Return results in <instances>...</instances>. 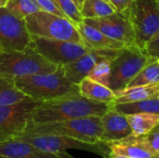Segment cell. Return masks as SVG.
I'll return each mask as SVG.
<instances>
[{
  "label": "cell",
  "instance_id": "obj_13",
  "mask_svg": "<svg viewBox=\"0 0 159 158\" xmlns=\"http://www.w3.org/2000/svg\"><path fill=\"white\" fill-rule=\"evenodd\" d=\"M118 50L119 49H91L75 61L62 65L64 74L70 82L78 85L85 77L88 76L89 73L98 62L104 60L112 61L116 56Z\"/></svg>",
  "mask_w": 159,
  "mask_h": 158
},
{
  "label": "cell",
  "instance_id": "obj_38",
  "mask_svg": "<svg viewBox=\"0 0 159 158\" xmlns=\"http://www.w3.org/2000/svg\"><path fill=\"white\" fill-rule=\"evenodd\" d=\"M158 98H159V96H158Z\"/></svg>",
  "mask_w": 159,
  "mask_h": 158
},
{
  "label": "cell",
  "instance_id": "obj_26",
  "mask_svg": "<svg viewBox=\"0 0 159 158\" xmlns=\"http://www.w3.org/2000/svg\"><path fill=\"white\" fill-rule=\"evenodd\" d=\"M111 60H104L98 62L89 73L88 76L91 80L109 88L111 74Z\"/></svg>",
  "mask_w": 159,
  "mask_h": 158
},
{
  "label": "cell",
  "instance_id": "obj_5",
  "mask_svg": "<svg viewBox=\"0 0 159 158\" xmlns=\"http://www.w3.org/2000/svg\"><path fill=\"white\" fill-rule=\"evenodd\" d=\"M58 66L30 46L23 50L0 53V74L13 77L53 73Z\"/></svg>",
  "mask_w": 159,
  "mask_h": 158
},
{
  "label": "cell",
  "instance_id": "obj_18",
  "mask_svg": "<svg viewBox=\"0 0 159 158\" xmlns=\"http://www.w3.org/2000/svg\"><path fill=\"white\" fill-rule=\"evenodd\" d=\"M116 94L115 103H128L151 98H158L159 83L125 88L114 91Z\"/></svg>",
  "mask_w": 159,
  "mask_h": 158
},
{
  "label": "cell",
  "instance_id": "obj_20",
  "mask_svg": "<svg viewBox=\"0 0 159 158\" xmlns=\"http://www.w3.org/2000/svg\"><path fill=\"white\" fill-rule=\"evenodd\" d=\"M28 99L31 98L17 88L13 76L0 74V106L15 104Z\"/></svg>",
  "mask_w": 159,
  "mask_h": 158
},
{
  "label": "cell",
  "instance_id": "obj_16",
  "mask_svg": "<svg viewBox=\"0 0 159 158\" xmlns=\"http://www.w3.org/2000/svg\"><path fill=\"white\" fill-rule=\"evenodd\" d=\"M77 29L83 38L85 46L89 48L117 50L127 46L118 40L105 35L101 31L85 23L84 21L77 25Z\"/></svg>",
  "mask_w": 159,
  "mask_h": 158
},
{
  "label": "cell",
  "instance_id": "obj_33",
  "mask_svg": "<svg viewBox=\"0 0 159 158\" xmlns=\"http://www.w3.org/2000/svg\"><path fill=\"white\" fill-rule=\"evenodd\" d=\"M108 158H130V157H127V156H118V155H116V154H114V153H111V152H109Z\"/></svg>",
  "mask_w": 159,
  "mask_h": 158
},
{
  "label": "cell",
  "instance_id": "obj_17",
  "mask_svg": "<svg viewBox=\"0 0 159 158\" xmlns=\"http://www.w3.org/2000/svg\"><path fill=\"white\" fill-rule=\"evenodd\" d=\"M109 151L118 156L130 158H156L144 147L141 136L129 137L107 143Z\"/></svg>",
  "mask_w": 159,
  "mask_h": 158
},
{
  "label": "cell",
  "instance_id": "obj_21",
  "mask_svg": "<svg viewBox=\"0 0 159 158\" xmlns=\"http://www.w3.org/2000/svg\"><path fill=\"white\" fill-rule=\"evenodd\" d=\"M127 118L134 136L145 135L159 125V115L156 114H132L127 115Z\"/></svg>",
  "mask_w": 159,
  "mask_h": 158
},
{
  "label": "cell",
  "instance_id": "obj_3",
  "mask_svg": "<svg viewBox=\"0 0 159 158\" xmlns=\"http://www.w3.org/2000/svg\"><path fill=\"white\" fill-rule=\"evenodd\" d=\"M23 132L69 137L83 142H101L102 126L101 116H87L49 123L30 122Z\"/></svg>",
  "mask_w": 159,
  "mask_h": 158
},
{
  "label": "cell",
  "instance_id": "obj_12",
  "mask_svg": "<svg viewBox=\"0 0 159 158\" xmlns=\"http://www.w3.org/2000/svg\"><path fill=\"white\" fill-rule=\"evenodd\" d=\"M85 23L96 28L105 35L118 40L125 45L135 44V34L126 12L115 13L93 19H84Z\"/></svg>",
  "mask_w": 159,
  "mask_h": 158
},
{
  "label": "cell",
  "instance_id": "obj_25",
  "mask_svg": "<svg viewBox=\"0 0 159 158\" xmlns=\"http://www.w3.org/2000/svg\"><path fill=\"white\" fill-rule=\"evenodd\" d=\"M5 7L20 20H24L25 17L40 10L35 0H8Z\"/></svg>",
  "mask_w": 159,
  "mask_h": 158
},
{
  "label": "cell",
  "instance_id": "obj_19",
  "mask_svg": "<svg viewBox=\"0 0 159 158\" xmlns=\"http://www.w3.org/2000/svg\"><path fill=\"white\" fill-rule=\"evenodd\" d=\"M79 92L82 96L102 102H114L116 94L110 88L105 87L98 82L85 77L79 84Z\"/></svg>",
  "mask_w": 159,
  "mask_h": 158
},
{
  "label": "cell",
  "instance_id": "obj_30",
  "mask_svg": "<svg viewBox=\"0 0 159 158\" xmlns=\"http://www.w3.org/2000/svg\"><path fill=\"white\" fill-rule=\"evenodd\" d=\"M35 1L37 2V4L39 6L40 10L46 11V12H48V13H51V14L60 16V17L67 18V16L61 9H59L56 7V5L52 2V0H35Z\"/></svg>",
  "mask_w": 159,
  "mask_h": 158
},
{
  "label": "cell",
  "instance_id": "obj_6",
  "mask_svg": "<svg viewBox=\"0 0 159 158\" xmlns=\"http://www.w3.org/2000/svg\"><path fill=\"white\" fill-rule=\"evenodd\" d=\"M153 60L157 59L148 57L135 44L120 48L111 61L109 88L114 91L127 88L138 73Z\"/></svg>",
  "mask_w": 159,
  "mask_h": 158
},
{
  "label": "cell",
  "instance_id": "obj_36",
  "mask_svg": "<svg viewBox=\"0 0 159 158\" xmlns=\"http://www.w3.org/2000/svg\"><path fill=\"white\" fill-rule=\"evenodd\" d=\"M105 1H107V2H109V1H108V0H105ZM109 3H110V2H109Z\"/></svg>",
  "mask_w": 159,
  "mask_h": 158
},
{
  "label": "cell",
  "instance_id": "obj_37",
  "mask_svg": "<svg viewBox=\"0 0 159 158\" xmlns=\"http://www.w3.org/2000/svg\"><path fill=\"white\" fill-rule=\"evenodd\" d=\"M157 61H158V63H159V59H158V60H157Z\"/></svg>",
  "mask_w": 159,
  "mask_h": 158
},
{
  "label": "cell",
  "instance_id": "obj_4",
  "mask_svg": "<svg viewBox=\"0 0 159 158\" xmlns=\"http://www.w3.org/2000/svg\"><path fill=\"white\" fill-rule=\"evenodd\" d=\"M24 20L32 35L85 45L77 25L68 18L39 10L25 17Z\"/></svg>",
  "mask_w": 159,
  "mask_h": 158
},
{
  "label": "cell",
  "instance_id": "obj_22",
  "mask_svg": "<svg viewBox=\"0 0 159 158\" xmlns=\"http://www.w3.org/2000/svg\"><path fill=\"white\" fill-rule=\"evenodd\" d=\"M114 107L124 115L139 113L159 115V98H151L128 103H115Z\"/></svg>",
  "mask_w": 159,
  "mask_h": 158
},
{
  "label": "cell",
  "instance_id": "obj_39",
  "mask_svg": "<svg viewBox=\"0 0 159 158\" xmlns=\"http://www.w3.org/2000/svg\"><path fill=\"white\" fill-rule=\"evenodd\" d=\"M0 53H1V52H0Z\"/></svg>",
  "mask_w": 159,
  "mask_h": 158
},
{
  "label": "cell",
  "instance_id": "obj_9",
  "mask_svg": "<svg viewBox=\"0 0 159 158\" xmlns=\"http://www.w3.org/2000/svg\"><path fill=\"white\" fill-rule=\"evenodd\" d=\"M41 102L28 99L15 104L0 106V144L24 131L32 121L34 109Z\"/></svg>",
  "mask_w": 159,
  "mask_h": 158
},
{
  "label": "cell",
  "instance_id": "obj_29",
  "mask_svg": "<svg viewBox=\"0 0 159 158\" xmlns=\"http://www.w3.org/2000/svg\"><path fill=\"white\" fill-rule=\"evenodd\" d=\"M144 53L153 59H159V32L156 34L144 46L143 49Z\"/></svg>",
  "mask_w": 159,
  "mask_h": 158
},
{
  "label": "cell",
  "instance_id": "obj_1",
  "mask_svg": "<svg viewBox=\"0 0 159 158\" xmlns=\"http://www.w3.org/2000/svg\"><path fill=\"white\" fill-rule=\"evenodd\" d=\"M113 103L93 101L80 93L63 95L42 102L34 109L31 122L49 123L87 116H102Z\"/></svg>",
  "mask_w": 159,
  "mask_h": 158
},
{
  "label": "cell",
  "instance_id": "obj_34",
  "mask_svg": "<svg viewBox=\"0 0 159 158\" xmlns=\"http://www.w3.org/2000/svg\"><path fill=\"white\" fill-rule=\"evenodd\" d=\"M8 0H0V7H6L7 3Z\"/></svg>",
  "mask_w": 159,
  "mask_h": 158
},
{
  "label": "cell",
  "instance_id": "obj_8",
  "mask_svg": "<svg viewBox=\"0 0 159 158\" xmlns=\"http://www.w3.org/2000/svg\"><path fill=\"white\" fill-rule=\"evenodd\" d=\"M13 139L25 142L44 151L57 153L65 152L69 149H77L92 152L100 155L102 157L108 158L109 148L107 143L99 142L96 144L83 142L69 137L58 136V135H48V134H34L29 132H21Z\"/></svg>",
  "mask_w": 159,
  "mask_h": 158
},
{
  "label": "cell",
  "instance_id": "obj_7",
  "mask_svg": "<svg viewBox=\"0 0 159 158\" xmlns=\"http://www.w3.org/2000/svg\"><path fill=\"white\" fill-rule=\"evenodd\" d=\"M125 12L134 31L135 45L143 49L159 32V0H132Z\"/></svg>",
  "mask_w": 159,
  "mask_h": 158
},
{
  "label": "cell",
  "instance_id": "obj_28",
  "mask_svg": "<svg viewBox=\"0 0 159 158\" xmlns=\"http://www.w3.org/2000/svg\"><path fill=\"white\" fill-rule=\"evenodd\" d=\"M141 138L147 151L156 158H159V125Z\"/></svg>",
  "mask_w": 159,
  "mask_h": 158
},
{
  "label": "cell",
  "instance_id": "obj_15",
  "mask_svg": "<svg viewBox=\"0 0 159 158\" xmlns=\"http://www.w3.org/2000/svg\"><path fill=\"white\" fill-rule=\"evenodd\" d=\"M0 156L7 158H75L67 152H48L30 143L12 139L0 144Z\"/></svg>",
  "mask_w": 159,
  "mask_h": 158
},
{
  "label": "cell",
  "instance_id": "obj_10",
  "mask_svg": "<svg viewBox=\"0 0 159 158\" xmlns=\"http://www.w3.org/2000/svg\"><path fill=\"white\" fill-rule=\"evenodd\" d=\"M30 47L57 65L72 62L93 49L75 42L48 39L32 34Z\"/></svg>",
  "mask_w": 159,
  "mask_h": 158
},
{
  "label": "cell",
  "instance_id": "obj_27",
  "mask_svg": "<svg viewBox=\"0 0 159 158\" xmlns=\"http://www.w3.org/2000/svg\"><path fill=\"white\" fill-rule=\"evenodd\" d=\"M52 2L76 25L83 22L84 18L82 17L81 12L72 0H52Z\"/></svg>",
  "mask_w": 159,
  "mask_h": 158
},
{
  "label": "cell",
  "instance_id": "obj_32",
  "mask_svg": "<svg viewBox=\"0 0 159 158\" xmlns=\"http://www.w3.org/2000/svg\"><path fill=\"white\" fill-rule=\"evenodd\" d=\"M72 1L75 3V5L77 7V8H78L79 10H81V8H82V6H83V4H84L85 0H72Z\"/></svg>",
  "mask_w": 159,
  "mask_h": 158
},
{
  "label": "cell",
  "instance_id": "obj_2",
  "mask_svg": "<svg viewBox=\"0 0 159 158\" xmlns=\"http://www.w3.org/2000/svg\"><path fill=\"white\" fill-rule=\"evenodd\" d=\"M14 78L15 84L20 91L29 98L39 102H46L63 95L80 93L78 85L70 82L66 78L62 65H59L53 73Z\"/></svg>",
  "mask_w": 159,
  "mask_h": 158
},
{
  "label": "cell",
  "instance_id": "obj_24",
  "mask_svg": "<svg viewBox=\"0 0 159 158\" xmlns=\"http://www.w3.org/2000/svg\"><path fill=\"white\" fill-rule=\"evenodd\" d=\"M156 83H159V63L157 60H153L138 73V74L129 83L127 88Z\"/></svg>",
  "mask_w": 159,
  "mask_h": 158
},
{
  "label": "cell",
  "instance_id": "obj_35",
  "mask_svg": "<svg viewBox=\"0 0 159 158\" xmlns=\"http://www.w3.org/2000/svg\"><path fill=\"white\" fill-rule=\"evenodd\" d=\"M0 158H7V157H3V156H0Z\"/></svg>",
  "mask_w": 159,
  "mask_h": 158
},
{
  "label": "cell",
  "instance_id": "obj_11",
  "mask_svg": "<svg viewBox=\"0 0 159 158\" xmlns=\"http://www.w3.org/2000/svg\"><path fill=\"white\" fill-rule=\"evenodd\" d=\"M30 42L31 34L25 20L12 15L5 7H0V52L23 50Z\"/></svg>",
  "mask_w": 159,
  "mask_h": 158
},
{
  "label": "cell",
  "instance_id": "obj_31",
  "mask_svg": "<svg viewBox=\"0 0 159 158\" xmlns=\"http://www.w3.org/2000/svg\"><path fill=\"white\" fill-rule=\"evenodd\" d=\"M116 11L125 12L130 6L132 0H108Z\"/></svg>",
  "mask_w": 159,
  "mask_h": 158
},
{
  "label": "cell",
  "instance_id": "obj_23",
  "mask_svg": "<svg viewBox=\"0 0 159 158\" xmlns=\"http://www.w3.org/2000/svg\"><path fill=\"white\" fill-rule=\"evenodd\" d=\"M116 10L105 0H85L80 10L84 19H93L111 15Z\"/></svg>",
  "mask_w": 159,
  "mask_h": 158
},
{
  "label": "cell",
  "instance_id": "obj_14",
  "mask_svg": "<svg viewBox=\"0 0 159 158\" xmlns=\"http://www.w3.org/2000/svg\"><path fill=\"white\" fill-rule=\"evenodd\" d=\"M101 121L102 126L101 141L102 142L108 143L119 141L132 134L127 115L117 111L114 107V103L111 108L101 116Z\"/></svg>",
  "mask_w": 159,
  "mask_h": 158
}]
</instances>
